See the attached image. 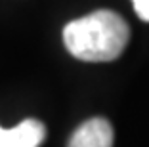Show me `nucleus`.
<instances>
[{"instance_id":"obj_1","label":"nucleus","mask_w":149,"mask_h":147,"mask_svg":"<svg viewBox=\"0 0 149 147\" xmlns=\"http://www.w3.org/2000/svg\"><path fill=\"white\" fill-rule=\"evenodd\" d=\"M130 38V29L118 13L97 10L84 17L67 23L63 42L77 59L111 61L124 52Z\"/></svg>"},{"instance_id":"obj_2","label":"nucleus","mask_w":149,"mask_h":147,"mask_svg":"<svg viewBox=\"0 0 149 147\" xmlns=\"http://www.w3.org/2000/svg\"><path fill=\"white\" fill-rule=\"evenodd\" d=\"M113 126L105 118H90L73 132L67 147H113Z\"/></svg>"},{"instance_id":"obj_3","label":"nucleus","mask_w":149,"mask_h":147,"mask_svg":"<svg viewBox=\"0 0 149 147\" xmlns=\"http://www.w3.org/2000/svg\"><path fill=\"white\" fill-rule=\"evenodd\" d=\"M46 138V128L36 118L21 121L15 128L0 126V147H40Z\"/></svg>"},{"instance_id":"obj_4","label":"nucleus","mask_w":149,"mask_h":147,"mask_svg":"<svg viewBox=\"0 0 149 147\" xmlns=\"http://www.w3.org/2000/svg\"><path fill=\"white\" fill-rule=\"evenodd\" d=\"M132 4H134V10L140 15V19L149 21V0H132Z\"/></svg>"}]
</instances>
